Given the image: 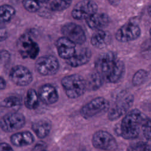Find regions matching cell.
<instances>
[{
	"label": "cell",
	"instance_id": "1",
	"mask_svg": "<svg viewBox=\"0 0 151 151\" xmlns=\"http://www.w3.org/2000/svg\"><path fill=\"white\" fill-rule=\"evenodd\" d=\"M95 68L104 81L110 83H117L125 72L124 62L111 51L103 53L98 57L95 63Z\"/></svg>",
	"mask_w": 151,
	"mask_h": 151
},
{
	"label": "cell",
	"instance_id": "2",
	"mask_svg": "<svg viewBox=\"0 0 151 151\" xmlns=\"http://www.w3.org/2000/svg\"><path fill=\"white\" fill-rule=\"evenodd\" d=\"M143 120V116L139 110L134 109L128 111L121 121L120 134L125 139H136L139 134L140 127Z\"/></svg>",
	"mask_w": 151,
	"mask_h": 151
},
{
	"label": "cell",
	"instance_id": "3",
	"mask_svg": "<svg viewBox=\"0 0 151 151\" xmlns=\"http://www.w3.org/2000/svg\"><path fill=\"white\" fill-rule=\"evenodd\" d=\"M61 84L66 96L70 99L80 97L87 90L86 80L78 74H70L63 77Z\"/></svg>",
	"mask_w": 151,
	"mask_h": 151
},
{
	"label": "cell",
	"instance_id": "4",
	"mask_svg": "<svg viewBox=\"0 0 151 151\" xmlns=\"http://www.w3.org/2000/svg\"><path fill=\"white\" fill-rule=\"evenodd\" d=\"M109 101L103 97H97L84 104L80 110L81 116L89 119L109 110Z\"/></svg>",
	"mask_w": 151,
	"mask_h": 151
},
{
	"label": "cell",
	"instance_id": "5",
	"mask_svg": "<svg viewBox=\"0 0 151 151\" xmlns=\"http://www.w3.org/2000/svg\"><path fill=\"white\" fill-rule=\"evenodd\" d=\"M17 49L22 58H30L32 60L36 58L40 52V47L35 42L31 34H23L18 40L17 43Z\"/></svg>",
	"mask_w": 151,
	"mask_h": 151
},
{
	"label": "cell",
	"instance_id": "6",
	"mask_svg": "<svg viewBox=\"0 0 151 151\" xmlns=\"http://www.w3.org/2000/svg\"><path fill=\"white\" fill-rule=\"evenodd\" d=\"M91 143L95 148L106 151H114L118 147L117 142L112 134L103 130H97L93 134Z\"/></svg>",
	"mask_w": 151,
	"mask_h": 151
},
{
	"label": "cell",
	"instance_id": "7",
	"mask_svg": "<svg viewBox=\"0 0 151 151\" xmlns=\"http://www.w3.org/2000/svg\"><path fill=\"white\" fill-rule=\"evenodd\" d=\"M25 117L21 113L10 112L0 120V127L5 132L11 133L22 128L25 124Z\"/></svg>",
	"mask_w": 151,
	"mask_h": 151
},
{
	"label": "cell",
	"instance_id": "8",
	"mask_svg": "<svg viewBox=\"0 0 151 151\" xmlns=\"http://www.w3.org/2000/svg\"><path fill=\"white\" fill-rule=\"evenodd\" d=\"M35 65L37 72L44 76L54 75L59 70L57 58L51 55L40 57L36 61Z\"/></svg>",
	"mask_w": 151,
	"mask_h": 151
},
{
	"label": "cell",
	"instance_id": "9",
	"mask_svg": "<svg viewBox=\"0 0 151 151\" xmlns=\"http://www.w3.org/2000/svg\"><path fill=\"white\" fill-rule=\"evenodd\" d=\"M134 97L132 94H128L119 100L109 108L107 117L110 121H114L124 116L132 106Z\"/></svg>",
	"mask_w": 151,
	"mask_h": 151
},
{
	"label": "cell",
	"instance_id": "10",
	"mask_svg": "<svg viewBox=\"0 0 151 151\" xmlns=\"http://www.w3.org/2000/svg\"><path fill=\"white\" fill-rule=\"evenodd\" d=\"M97 9V5L94 1L82 0L74 6L71 11V15L76 19H86L96 13Z\"/></svg>",
	"mask_w": 151,
	"mask_h": 151
},
{
	"label": "cell",
	"instance_id": "11",
	"mask_svg": "<svg viewBox=\"0 0 151 151\" xmlns=\"http://www.w3.org/2000/svg\"><path fill=\"white\" fill-rule=\"evenodd\" d=\"M10 80L17 86L24 87L28 86L33 80L30 70L26 67L17 65L13 67L9 72Z\"/></svg>",
	"mask_w": 151,
	"mask_h": 151
},
{
	"label": "cell",
	"instance_id": "12",
	"mask_svg": "<svg viewBox=\"0 0 151 151\" xmlns=\"http://www.w3.org/2000/svg\"><path fill=\"white\" fill-rule=\"evenodd\" d=\"M141 34V29L138 25L133 22H127L116 32V39L121 42H127L137 39Z\"/></svg>",
	"mask_w": 151,
	"mask_h": 151
},
{
	"label": "cell",
	"instance_id": "13",
	"mask_svg": "<svg viewBox=\"0 0 151 151\" xmlns=\"http://www.w3.org/2000/svg\"><path fill=\"white\" fill-rule=\"evenodd\" d=\"M61 32L64 37L76 44H83L86 40V36L83 28L73 22H69L64 25L61 28Z\"/></svg>",
	"mask_w": 151,
	"mask_h": 151
},
{
	"label": "cell",
	"instance_id": "14",
	"mask_svg": "<svg viewBox=\"0 0 151 151\" xmlns=\"http://www.w3.org/2000/svg\"><path fill=\"white\" fill-rule=\"evenodd\" d=\"M56 47L58 55L66 60L71 58L76 52V44L65 37L58 39Z\"/></svg>",
	"mask_w": 151,
	"mask_h": 151
},
{
	"label": "cell",
	"instance_id": "15",
	"mask_svg": "<svg viewBox=\"0 0 151 151\" xmlns=\"http://www.w3.org/2000/svg\"><path fill=\"white\" fill-rule=\"evenodd\" d=\"M38 94L40 100L47 105H51L57 103L59 99L57 90L50 84H44L40 86Z\"/></svg>",
	"mask_w": 151,
	"mask_h": 151
},
{
	"label": "cell",
	"instance_id": "16",
	"mask_svg": "<svg viewBox=\"0 0 151 151\" xmlns=\"http://www.w3.org/2000/svg\"><path fill=\"white\" fill-rule=\"evenodd\" d=\"M87 25L91 29L99 30L107 27L110 21L109 17L104 13H95L86 19Z\"/></svg>",
	"mask_w": 151,
	"mask_h": 151
},
{
	"label": "cell",
	"instance_id": "17",
	"mask_svg": "<svg viewBox=\"0 0 151 151\" xmlns=\"http://www.w3.org/2000/svg\"><path fill=\"white\" fill-rule=\"evenodd\" d=\"M110 34L103 29L96 30L91 37V44L96 48L103 49L111 42Z\"/></svg>",
	"mask_w": 151,
	"mask_h": 151
},
{
	"label": "cell",
	"instance_id": "18",
	"mask_svg": "<svg viewBox=\"0 0 151 151\" xmlns=\"http://www.w3.org/2000/svg\"><path fill=\"white\" fill-rule=\"evenodd\" d=\"M10 141L16 147H24L32 144L34 137L29 131H22L12 134Z\"/></svg>",
	"mask_w": 151,
	"mask_h": 151
},
{
	"label": "cell",
	"instance_id": "19",
	"mask_svg": "<svg viewBox=\"0 0 151 151\" xmlns=\"http://www.w3.org/2000/svg\"><path fill=\"white\" fill-rule=\"evenodd\" d=\"M91 57V51L87 48L81 49L70 59L67 60V63L72 67H77L86 64Z\"/></svg>",
	"mask_w": 151,
	"mask_h": 151
},
{
	"label": "cell",
	"instance_id": "20",
	"mask_svg": "<svg viewBox=\"0 0 151 151\" xmlns=\"http://www.w3.org/2000/svg\"><path fill=\"white\" fill-rule=\"evenodd\" d=\"M31 129L35 135L39 139L46 137L51 129V124L47 120H39L35 121L31 126Z\"/></svg>",
	"mask_w": 151,
	"mask_h": 151
},
{
	"label": "cell",
	"instance_id": "21",
	"mask_svg": "<svg viewBox=\"0 0 151 151\" xmlns=\"http://www.w3.org/2000/svg\"><path fill=\"white\" fill-rule=\"evenodd\" d=\"M40 98L38 94L34 88L28 90L24 100V105L25 107L29 110H34L38 107L39 105Z\"/></svg>",
	"mask_w": 151,
	"mask_h": 151
},
{
	"label": "cell",
	"instance_id": "22",
	"mask_svg": "<svg viewBox=\"0 0 151 151\" xmlns=\"http://www.w3.org/2000/svg\"><path fill=\"white\" fill-rule=\"evenodd\" d=\"M86 80L87 89L91 91L98 90L102 86L104 81H105L102 76L97 71L91 74L87 80Z\"/></svg>",
	"mask_w": 151,
	"mask_h": 151
},
{
	"label": "cell",
	"instance_id": "23",
	"mask_svg": "<svg viewBox=\"0 0 151 151\" xmlns=\"http://www.w3.org/2000/svg\"><path fill=\"white\" fill-rule=\"evenodd\" d=\"M15 13V9L11 5H3L0 6V22H9L14 17Z\"/></svg>",
	"mask_w": 151,
	"mask_h": 151
},
{
	"label": "cell",
	"instance_id": "24",
	"mask_svg": "<svg viewBox=\"0 0 151 151\" xmlns=\"http://www.w3.org/2000/svg\"><path fill=\"white\" fill-rule=\"evenodd\" d=\"M22 104V99L17 96H11L5 98L0 103V106L5 108L19 107Z\"/></svg>",
	"mask_w": 151,
	"mask_h": 151
},
{
	"label": "cell",
	"instance_id": "25",
	"mask_svg": "<svg viewBox=\"0 0 151 151\" xmlns=\"http://www.w3.org/2000/svg\"><path fill=\"white\" fill-rule=\"evenodd\" d=\"M148 73L143 69L137 70L133 75L132 80V84L134 86H139L142 84L147 79Z\"/></svg>",
	"mask_w": 151,
	"mask_h": 151
},
{
	"label": "cell",
	"instance_id": "26",
	"mask_svg": "<svg viewBox=\"0 0 151 151\" xmlns=\"http://www.w3.org/2000/svg\"><path fill=\"white\" fill-rule=\"evenodd\" d=\"M71 3V0H52L50 8L54 11H61L68 8Z\"/></svg>",
	"mask_w": 151,
	"mask_h": 151
},
{
	"label": "cell",
	"instance_id": "27",
	"mask_svg": "<svg viewBox=\"0 0 151 151\" xmlns=\"http://www.w3.org/2000/svg\"><path fill=\"white\" fill-rule=\"evenodd\" d=\"M126 151H151V144L143 141L136 142L131 143Z\"/></svg>",
	"mask_w": 151,
	"mask_h": 151
},
{
	"label": "cell",
	"instance_id": "28",
	"mask_svg": "<svg viewBox=\"0 0 151 151\" xmlns=\"http://www.w3.org/2000/svg\"><path fill=\"white\" fill-rule=\"evenodd\" d=\"M24 8L29 12H35L40 9V2L38 0H22Z\"/></svg>",
	"mask_w": 151,
	"mask_h": 151
},
{
	"label": "cell",
	"instance_id": "29",
	"mask_svg": "<svg viewBox=\"0 0 151 151\" xmlns=\"http://www.w3.org/2000/svg\"><path fill=\"white\" fill-rule=\"evenodd\" d=\"M141 127L145 138L147 140L151 141V119H144Z\"/></svg>",
	"mask_w": 151,
	"mask_h": 151
},
{
	"label": "cell",
	"instance_id": "30",
	"mask_svg": "<svg viewBox=\"0 0 151 151\" xmlns=\"http://www.w3.org/2000/svg\"><path fill=\"white\" fill-rule=\"evenodd\" d=\"M0 151H14L10 145L5 142L0 143Z\"/></svg>",
	"mask_w": 151,
	"mask_h": 151
},
{
	"label": "cell",
	"instance_id": "31",
	"mask_svg": "<svg viewBox=\"0 0 151 151\" xmlns=\"http://www.w3.org/2000/svg\"><path fill=\"white\" fill-rule=\"evenodd\" d=\"M10 57V54L8 51L6 50H1L0 51V60H6L9 59Z\"/></svg>",
	"mask_w": 151,
	"mask_h": 151
},
{
	"label": "cell",
	"instance_id": "32",
	"mask_svg": "<svg viewBox=\"0 0 151 151\" xmlns=\"http://www.w3.org/2000/svg\"><path fill=\"white\" fill-rule=\"evenodd\" d=\"M7 37V31L4 28H0V41L6 39Z\"/></svg>",
	"mask_w": 151,
	"mask_h": 151
},
{
	"label": "cell",
	"instance_id": "33",
	"mask_svg": "<svg viewBox=\"0 0 151 151\" xmlns=\"http://www.w3.org/2000/svg\"><path fill=\"white\" fill-rule=\"evenodd\" d=\"M6 83L5 80L3 77H0V90L5 89L6 88Z\"/></svg>",
	"mask_w": 151,
	"mask_h": 151
},
{
	"label": "cell",
	"instance_id": "34",
	"mask_svg": "<svg viewBox=\"0 0 151 151\" xmlns=\"http://www.w3.org/2000/svg\"><path fill=\"white\" fill-rule=\"evenodd\" d=\"M111 4H118L120 0H108Z\"/></svg>",
	"mask_w": 151,
	"mask_h": 151
},
{
	"label": "cell",
	"instance_id": "35",
	"mask_svg": "<svg viewBox=\"0 0 151 151\" xmlns=\"http://www.w3.org/2000/svg\"><path fill=\"white\" fill-rule=\"evenodd\" d=\"M71 151H86V149L83 147H80V148H77V149H73Z\"/></svg>",
	"mask_w": 151,
	"mask_h": 151
},
{
	"label": "cell",
	"instance_id": "36",
	"mask_svg": "<svg viewBox=\"0 0 151 151\" xmlns=\"http://www.w3.org/2000/svg\"><path fill=\"white\" fill-rule=\"evenodd\" d=\"M147 13H148L149 15L151 17V4L149 6V7L147 8Z\"/></svg>",
	"mask_w": 151,
	"mask_h": 151
},
{
	"label": "cell",
	"instance_id": "37",
	"mask_svg": "<svg viewBox=\"0 0 151 151\" xmlns=\"http://www.w3.org/2000/svg\"><path fill=\"white\" fill-rule=\"evenodd\" d=\"M40 2H42V3H46L47 2H48L50 0H38Z\"/></svg>",
	"mask_w": 151,
	"mask_h": 151
},
{
	"label": "cell",
	"instance_id": "38",
	"mask_svg": "<svg viewBox=\"0 0 151 151\" xmlns=\"http://www.w3.org/2000/svg\"><path fill=\"white\" fill-rule=\"evenodd\" d=\"M149 33H150V35H151V28H150V29H149Z\"/></svg>",
	"mask_w": 151,
	"mask_h": 151
},
{
	"label": "cell",
	"instance_id": "39",
	"mask_svg": "<svg viewBox=\"0 0 151 151\" xmlns=\"http://www.w3.org/2000/svg\"><path fill=\"white\" fill-rule=\"evenodd\" d=\"M43 151H45V150H43Z\"/></svg>",
	"mask_w": 151,
	"mask_h": 151
},
{
	"label": "cell",
	"instance_id": "40",
	"mask_svg": "<svg viewBox=\"0 0 151 151\" xmlns=\"http://www.w3.org/2000/svg\"><path fill=\"white\" fill-rule=\"evenodd\" d=\"M0 143H1V142H0Z\"/></svg>",
	"mask_w": 151,
	"mask_h": 151
}]
</instances>
